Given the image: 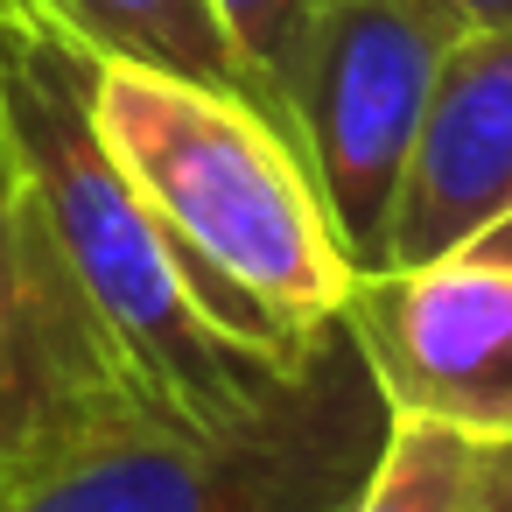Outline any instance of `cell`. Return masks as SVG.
<instances>
[{"instance_id": "3957f363", "label": "cell", "mask_w": 512, "mask_h": 512, "mask_svg": "<svg viewBox=\"0 0 512 512\" xmlns=\"http://www.w3.org/2000/svg\"><path fill=\"white\" fill-rule=\"evenodd\" d=\"M386 428L393 407L337 316L232 414L148 407L0 491V512H351Z\"/></svg>"}, {"instance_id": "7a4b0ae2", "label": "cell", "mask_w": 512, "mask_h": 512, "mask_svg": "<svg viewBox=\"0 0 512 512\" xmlns=\"http://www.w3.org/2000/svg\"><path fill=\"white\" fill-rule=\"evenodd\" d=\"M92 106L211 316L274 365L302 358L358 274L288 127L225 85L148 64H99Z\"/></svg>"}, {"instance_id": "7c38bea8", "label": "cell", "mask_w": 512, "mask_h": 512, "mask_svg": "<svg viewBox=\"0 0 512 512\" xmlns=\"http://www.w3.org/2000/svg\"><path fill=\"white\" fill-rule=\"evenodd\" d=\"M456 260H477V267H512V211H505V218H491V225H484V232L456 253Z\"/></svg>"}, {"instance_id": "ba28073f", "label": "cell", "mask_w": 512, "mask_h": 512, "mask_svg": "<svg viewBox=\"0 0 512 512\" xmlns=\"http://www.w3.org/2000/svg\"><path fill=\"white\" fill-rule=\"evenodd\" d=\"M29 8H43L64 36H78L99 64H148L169 78L225 85L260 106L239 50L225 43L218 15H211V0H29Z\"/></svg>"}, {"instance_id": "9c48e42d", "label": "cell", "mask_w": 512, "mask_h": 512, "mask_svg": "<svg viewBox=\"0 0 512 512\" xmlns=\"http://www.w3.org/2000/svg\"><path fill=\"white\" fill-rule=\"evenodd\" d=\"M330 8L337 0H211L225 43L239 50L260 106L288 127V141H295V85H302V64L323 36Z\"/></svg>"}, {"instance_id": "5b68a950", "label": "cell", "mask_w": 512, "mask_h": 512, "mask_svg": "<svg viewBox=\"0 0 512 512\" xmlns=\"http://www.w3.org/2000/svg\"><path fill=\"white\" fill-rule=\"evenodd\" d=\"M148 386L71 281L29 197L0 190V491L148 414Z\"/></svg>"}, {"instance_id": "52a82bcc", "label": "cell", "mask_w": 512, "mask_h": 512, "mask_svg": "<svg viewBox=\"0 0 512 512\" xmlns=\"http://www.w3.org/2000/svg\"><path fill=\"white\" fill-rule=\"evenodd\" d=\"M512 211V29H463L442 57L393 232L386 267L456 260L491 218Z\"/></svg>"}, {"instance_id": "277c9868", "label": "cell", "mask_w": 512, "mask_h": 512, "mask_svg": "<svg viewBox=\"0 0 512 512\" xmlns=\"http://www.w3.org/2000/svg\"><path fill=\"white\" fill-rule=\"evenodd\" d=\"M477 29L449 0H337L302 85L295 148L323 190L351 274H386L393 204L456 36Z\"/></svg>"}, {"instance_id": "8fae6325", "label": "cell", "mask_w": 512, "mask_h": 512, "mask_svg": "<svg viewBox=\"0 0 512 512\" xmlns=\"http://www.w3.org/2000/svg\"><path fill=\"white\" fill-rule=\"evenodd\" d=\"M456 512H512V435H491L470 449V484Z\"/></svg>"}, {"instance_id": "4fadbf2b", "label": "cell", "mask_w": 512, "mask_h": 512, "mask_svg": "<svg viewBox=\"0 0 512 512\" xmlns=\"http://www.w3.org/2000/svg\"><path fill=\"white\" fill-rule=\"evenodd\" d=\"M456 15H470L477 29H512V0H449Z\"/></svg>"}, {"instance_id": "6da1fadb", "label": "cell", "mask_w": 512, "mask_h": 512, "mask_svg": "<svg viewBox=\"0 0 512 512\" xmlns=\"http://www.w3.org/2000/svg\"><path fill=\"white\" fill-rule=\"evenodd\" d=\"M92 92H99V57L78 36H64L43 8L0 0V155H8V183L57 239L71 281L127 351L148 400L183 421H218L295 358L274 365L211 316L197 274L155 225L127 162L113 155Z\"/></svg>"}, {"instance_id": "8992f818", "label": "cell", "mask_w": 512, "mask_h": 512, "mask_svg": "<svg viewBox=\"0 0 512 512\" xmlns=\"http://www.w3.org/2000/svg\"><path fill=\"white\" fill-rule=\"evenodd\" d=\"M344 323L393 414L470 442L512 435V267L435 260L358 274Z\"/></svg>"}, {"instance_id": "30bf717a", "label": "cell", "mask_w": 512, "mask_h": 512, "mask_svg": "<svg viewBox=\"0 0 512 512\" xmlns=\"http://www.w3.org/2000/svg\"><path fill=\"white\" fill-rule=\"evenodd\" d=\"M470 435L442 428V421H407L393 414L386 449L358 491L351 512H456L463 484H470Z\"/></svg>"}, {"instance_id": "5bb4252c", "label": "cell", "mask_w": 512, "mask_h": 512, "mask_svg": "<svg viewBox=\"0 0 512 512\" xmlns=\"http://www.w3.org/2000/svg\"><path fill=\"white\" fill-rule=\"evenodd\" d=\"M0 190H8V155H0Z\"/></svg>"}]
</instances>
